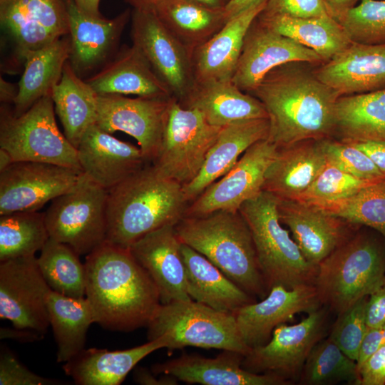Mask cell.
<instances>
[{
	"label": "cell",
	"instance_id": "cell-29",
	"mask_svg": "<svg viewBox=\"0 0 385 385\" xmlns=\"http://www.w3.org/2000/svg\"><path fill=\"white\" fill-rule=\"evenodd\" d=\"M86 81L98 95L172 96L168 86L133 45L120 49L111 61Z\"/></svg>",
	"mask_w": 385,
	"mask_h": 385
},
{
	"label": "cell",
	"instance_id": "cell-44",
	"mask_svg": "<svg viewBox=\"0 0 385 385\" xmlns=\"http://www.w3.org/2000/svg\"><path fill=\"white\" fill-rule=\"evenodd\" d=\"M352 42L385 43V0H360L339 21Z\"/></svg>",
	"mask_w": 385,
	"mask_h": 385
},
{
	"label": "cell",
	"instance_id": "cell-26",
	"mask_svg": "<svg viewBox=\"0 0 385 385\" xmlns=\"http://www.w3.org/2000/svg\"><path fill=\"white\" fill-rule=\"evenodd\" d=\"M322 140L277 147L266 170L262 190L282 200H295L306 191L327 163Z\"/></svg>",
	"mask_w": 385,
	"mask_h": 385
},
{
	"label": "cell",
	"instance_id": "cell-48",
	"mask_svg": "<svg viewBox=\"0 0 385 385\" xmlns=\"http://www.w3.org/2000/svg\"><path fill=\"white\" fill-rule=\"evenodd\" d=\"M261 12L267 15H285L297 18L329 15L322 0H267Z\"/></svg>",
	"mask_w": 385,
	"mask_h": 385
},
{
	"label": "cell",
	"instance_id": "cell-19",
	"mask_svg": "<svg viewBox=\"0 0 385 385\" xmlns=\"http://www.w3.org/2000/svg\"><path fill=\"white\" fill-rule=\"evenodd\" d=\"M322 307L314 284L286 288L272 287L261 301L248 304L235 315L240 335L250 349L267 344L276 327L300 312L307 314Z\"/></svg>",
	"mask_w": 385,
	"mask_h": 385
},
{
	"label": "cell",
	"instance_id": "cell-42",
	"mask_svg": "<svg viewBox=\"0 0 385 385\" xmlns=\"http://www.w3.org/2000/svg\"><path fill=\"white\" fill-rule=\"evenodd\" d=\"M324 210L353 225L372 228L385 240V178Z\"/></svg>",
	"mask_w": 385,
	"mask_h": 385
},
{
	"label": "cell",
	"instance_id": "cell-45",
	"mask_svg": "<svg viewBox=\"0 0 385 385\" xmlns=\"http://www.w3.org/2000/svg\"><path fill=\"white\" fill-rule=\"evenodd\" d=\"M369 297L361 298L338 314L329 337L345 354L356 361L368 330L366 308Z\"/></svg>",
	"mask_w": 385,
	"mask_h": 385
},
{
	"label": "cell",
	"instance_id": "cell-16",
	"mask_svg": "<svg viewBox=\"0 0 385 385\" xmlns=\"http://www.w3.org/2000/svg\"><path fill=\"white\" fill-rule=\"evenodd\" d=\"M0 22L22 61L70 33L65 0H0Z\"/></svg>",
	"mask_w": 385,
	"mask_h": 385
},
{
	"label": "cell",
	"instance_id": "cell-24",
	"mask_svg": "<svg viewBox=\"0 0 385 385\" xmlns=\"http://www.w3.org/2000/svg\"><path fill=\"white\" fill-rule=\"evenodd\" d=\"M76 149L82 172L108 190L150 163L140 148L113 137L96 123Z\"/></svg>",
	"mask_w": 385,
	"mask_h": 385
},
{
	"label": "cell",
	"instance_id": "cell-41",
	"mask_svg": "<svg viewBox=\"0 0 385 385\" xmlns=\"http://www.w3.org/2000/svg\"><path fill=\"white\" fill-rule=\"evenodd\" d=\"M299 381L304 385H329L339 382L359 385L357 364L329 337L322 339L309 354Z\"/></svg>",
	"mask_w": 385,
	"mask_h": 385
},
{
	"label": "cell",
	"instance_id": "cell-32",
	"mask_svg": "<svg viewBox=\"0 0 385 385\" xmlns=\"http://www.w3.org/2000/svg\"><path fill=\"white\" fill-rule=\"evenodd\" d=\"M181 250L185 267L188 293L192 300L232 314L256 302L255 297L197 251L183 243Z\"/></svg>",
	"mask_w": 385,
	"mask_h": 385
},
{
	"label": "cell",
	"instance_id": "cell-2",
	"mask_svg": "<svg viewBox=\"0 0 385 385\" xmlns=\"http://www.w3.org/2000/svg\"><path fill=\"white\" fill-rule=\"evenodd\" d=\"M86 298L95 323L132 332L148 327L161 304L158 289L128 248L105 242L86 255Z\"/></svg>",
	"mask_w": 385,
	"mask_h": 385
},
{
	"label": "cell",
	"instance_id": "cell-54",
	"mask_svg": "<svg viewBox=\"0 0 385 385\" xmlns=\"http://www.w3.org/2000/svg\"><path fill=\"white\" fill-rule=\"evenodd\" d=\"M360 0H322L328 14L339 21Z\"/></svg>",
	"mask_w": 385,
	"mask_h": 385
},
{
	"label": "cell",
	"instance_id": "cell-56",
	"mask_svg": "<svg viewBox=\"0 0 385 385\" xmlns=\"http://www.w3.org/2000/svg\"><path fill=\"white\" fill-rule=\"evenodd\" d=\"M1 329V338H12L20 342H33L38 340L43 335L30 330L26 329Z\"/></svg>",
	"mask_w": 385,
	"mask_h": 385
},
{
	"label": "cell",
	"instance_id": "cell-57",
	"mask_svg": "<svg viewBox=\"0 0 385 385\" xmlns=\"http://www.w3.org/2000/svg\"><path fill=\"white\" fill-rule=\"evenodd\" d=\"M18 93L19 84H14L0 78V101L3 104L14 103Z\"/></svg>",
	"mask_w": 385,
	"mask_h": 385
},
{
	"label": "cell",
	"instance_id": "cell-23",
	"mask_svg": "<svg viewBox=\"0 0 385 385\" xmlns=\"http://www.w3.org/2000/svg\"><path fill=\"white\" fill-rule=\"evenodd\" d=\"M245 355L222 350L215 358L183 354L180 356L155 364V375L165 374L178 381L202 385H287L291 381L274 374H257L242 367Z\"/></svg>",
	"mask_w": 385,
	"mask_h": 385
},
{
	"label": "cell",
	"instance_id": "cell-51",
	"mask_svg": "<svg viewBox=\"0 0 385 385\" xmlns=\"http://www.w3.org/2000/svg\"><path fill=\"white\" fill-rule=\"evenodd\" d=\"M385 345V324L374 328H369L362 342L357 366L380 347Z\"/></svg>",
	"mask_w": 385,
	"mask_h": 385
},
{
	"label": "cell",
	"instance_id": "cell-43",
	"mask_svg": "<svg viewBox=\"0 0 385 385\" xmlns=\"http://www.w3.org/2000/svg\"><path fill=\"white\" fill-rule=\"evenodd\" d=\"M374 181L357 178L327 162L309 188L295 200L325 209Z\"/></svg>",
	"mask_w": 385,
	"mask_h": 385
},
{
	"label": "cell",
	"instance_id": "cell-52",
	"mask_svg": "<svg viewBox=\"0 0 385 385\" xmlns=\"http://www.w3.org/2000/svg\"><path fill=\"white\" fill-rule=\"evenodd\" d=\"M352 143L364 152L385 175V141H361Z\"/></svg>",
	"mask_w": 385,
	"mask_h": 385
},
{
	"label": "cell",
	"instance_id": "cell-21",
	"mask_svg": "<svg viewBox=\"0 0 385 385\" xmlns=\"http://www.w3.org/2000/svg\"><path fill=\"white\" fill-rule=\"evenodd\" d=\"M65 1L70 25L68 62L81 78L108 62L131 12L127 9L113 19H106L83 12L73 0Z\"/></svg>",
	"mask_w": 385,
	"mask_h": 385
},
{
	"label": "cell",
	"instance_id": "cell-28",
	"mask_svg": "<svg viewBox=\"0 0 385 385\" xmlns=\"http://www.w3.org/2000/svg\"><path fill=\"white\" fill-rule=\"evenodd\" d=\"M265 4L252 6L228 20L217 34L192 51L191 62L195 83L231 80L245 36Z\"/></svg>",
	"mask_w": 385,
	"mask_h": 385
},
{
	"label": "cell",
	"instance_id": "cell-9",
	"mask_svg": "<svg viewBox=\"0 0 385 385\" xmlns=\"http://www.w3.org/2000/svg\"><path fill=\"white\" fill-rule=\"evenodd\" d=\"M108 190L83 172L44 212L49 237L87 255L106 241Z\"/></svg>",
	"mask_w": 385,
	"mask_h": 385
},
{
	"label": "cell",
	"instance_id": "cell-59",
	"mask_svg": "<svg viewBox=\"0 0 385 385\" xmlns=\"http://www.w3.org/2000/svg\"><path fill=\"white\" fill-rule=\"evenodd\" d=\"M212 9L225 10L231 0H189Z\"/></svg>",
	"mask_w": 385,
	"mask_h": 385
},
{
	"label": "cell",
	"instance_id": "cell-13",
	"mask_svg": "<svg viewBox=\"0 0 385 385\" xmlns=\"http://www.w3.org/2000/svg\"><path fill=\"white\" fill-rule=\"evenodd\" d=\"M51 290L35 255L0 262V318L11 322L14 328L46 332Z\"/></svg>",
	"mask_w": 385,
	"mask_h": 385
},
{
	"label": "cell",
	"instance_id": "cell-3",
	"mask_svg": "<svg viewBox=\"0 0 385 385\" xmlns=\"http://www.w3.org/2000/svg\"><path fill=\"white\" fill-rule=\"evenodd\" d=\"M189 202L180 183L148 163L108 190L106 242L123 248L185 216Z\"/></svg>",
	"mask_w": 385,
	"mask_h": 385
},
{
	"label": "cell",
	"instance_id": "cell-40",
	"mask_svg": "<svg viewBox=\"0 0 385 385\" xmlns=\"http://www.w3.org/2000/svg\"><path fill=\"white\" fill-rule=\"evenodd\" d=\"M49 238L44 212H16L0 215V262L41 251Z\"/></svg>",
	"mask_w": 385,
	"mask_h": 385
},
{
	"label": "cell",
	"instance_id": "cell-35",
	"mask_svg": "<svg viewBox=\"0 0 385 385\" xmlns=\"http://www.w3.org/2000/svg\"><path fill=\"white\" fill-rule=\"evenodd\" d=\"M51 98L63 134L77 148L84 133L96 123L98 94L77 75L68 61Z\"/></svg>",
	"mask_w": 385,
	"mask_h": 385
},
{
	"label": "cell",
	"instance_id": "cell-7",
	"mask_svg": "<svg viewBox=\"0 0 385 385\" xmlns=\"http://www.w3.org/2000/svg\"><path fill=\"white\" fill-rule=\"evenodd\" d=\"M148 341L163 337L166 349L185 346L240 352L251 349L244 342L235 315L192 299L161 304L147 327Z\"/></svg>",
	"mask_w": 385,
	"mask_h": 385
},
{
	"label": "cell",
	"instance_id": "cell-58",
	"mask_svg": "<svg viewBox=\"0 0 385 385\" xmlns=\"http://www.w3.org/2000/svg\"><path fill=\"white\" fill-rule=\"evenodd\" d=\"M77 6L83 12L96 16H101L99 10L101 0H73Z\"/></svg>",
	"mask_w": 385,
	"mask_h": 385
},
{
	"label": "cell",
	"instance_id": "cell-18",
	"mask_svg": "<svg viewBox=\"0 0 385 385\" xmlns=\"http://www.w3.org/2000/svg\"><path fill=\"white\" fill-rule=\"evenodd\" d=\"M291 62L320 65L324 61L312 49L267 28L256 17L245 36L231 81L250 93L271 70Z\"/></svg>",
	"mask_w": 385,
	"mask_h": 385
},
{
	"label": "cell",
	"instance_id": "cell-17",
	"mask_svg": "<svg viewBox=\"0 0 385 385\" xmlns=\"http://www.w3.org/2000/svg\"><path fill=\"white\" fill-rule=\"evenodd\" d=\"M171 97L132 98L116 94L98 95L96 124L109 133L122 131L134 138L151 163L160 148Z\"/></svg>",
	"mask_w": 385,
	"mask_h": 385
},
{
	"label": "cell",
	"instance_id": "cell-27",
	"mask_svg": "<svg viewBox=\"0 0 385 385\" xmlns=\"http://www.w3.org/2000/svg\"><path fill=\"white\" fill-rule=\"evenodd\" d=\"M268 118L236 121L222 127L197 176L183 186L189 203L227 173L254 143L267 139Z\"/></svg>",
	"mask_w": 385,
	"mask_h": 385
},
{
	"label": "cell",
	"instance_id": "cell-12",
	"mask_svg": "<svg viewBox=\"0 0 385 385\" xmlns=\"http://www.w3.org/2000/svg\"><path fill=\"white\" fill-rule=\"evenodd\" d=\"M131 38L179 103L195 85L191 55L168 31L153 9L131 12Z\"/></svg>",
	"mask_w": 385,
	"mask_h": 385
},
{
	"label": "cell",
	"instance_id": "cell-33",
	"mask_svg": "<svg viewBox=\"0 0 385 385\" xmlns=\"http://www.w3.org/2000/svg\"><path fill=\"white\" fill-rule=\"evenodd\" d=\"M71 50L68 36L24 56V70L19 82V93L13 113L20 115L41 98L51 95L60 81Z\"/></svg>",
	"mask_w": 385,
	"mask_h": 385
},
{
	"label": "cell",
	"instance_id": "cell-1",
	"mask_svg": "<svg viewBox=\"0 0 385 385\" xmlns=\"http://www.w3.org/2000/svg\"><path fill=\"white\" fill-rule=\"evenodd\" d=\"M313 66L305 62L279 66L248 93L265 106L270 125L268 139L277 147L334 134L340 96L317 77Z\"/></svg>",
	"mask_w": 385,
	"mask_h": 385
},
{
	"label": "cell",
	"instance_id": "cell-36",
	"mask_svg": "<svg viewBox=\"0 0 385 385\" xmlns=\"http://www.w3.org/2000/svg\"><path fill=\"white\" fill-rule=\"evenodd\" d=\"M153 9L190 55L228 21L225 10L209 9L189 0H162Z\"/></svg>",
	"mask_w": 385,
	"mask_h": 385
},
{
	"label": "cell",
	"instance_id": "cell-49",
	"mask_svg": "<svg viewBox=\"0 0 385 385\" xmlns=\"http://www.w3.org/2000/svg\"><path fill=\"white\" fill-rule=\"evenodd\" d=\"M357 368L359 385L385 384V345L367 357Z\"/></svg>",
	"mask_w": 385,
	"mask_h": 385
},
{
	"label": "cell",
	"instance_id": "cell-20",
	"mask_svg": "<svg viewBox=\"0 0 385 385\" xmlns=\"http://www.w3.org/2000/svg\"><path fill=\"white\" fill-rule=\"evenodd\" d=\"M277 210L304 258L316 267L354 234L355 225L297 200L279 199Z\"/></svg>",
	"mask_w": 385,
	"mask_h": 385
},
{
	"label": "cell",
	"instance_id": "cell-15",
	"mask_svg": "<svg viewBox=\"0 0 385 385\" xmlns=\"http://www.w3.org/2000/svg\"><path fill=\"white\" fill-rule=\"evenodd\" d=\"M82 171L48 163L16 161L0 173V215L38 211L66 192Z\"/></svg>",
	"mask_w": 385,
	"mask_h": 385
},
{
	"label": "cell",
	"instance_id": "cell-38",
	"mask_svg": "<svg viewBox=\"0 0 385 385\" xmlns=\"http://www.w3.org/2000/svg\"><path fill=\"white\" fill-rule=\"evenodd\" d=\"M47 308L58 348L56 360L67 362L84 349L88 329L95 323L91 306L86 297H70L51 290Z\"/></svg>",
	"mask_w": 385,
	"mask_h": 385
},
{
	"label": "cell",
	"instance_id": "cell-30",
	"mask_svg": "<svg viewBox=\"0 0 385 385\" xmlns=\"http://www.w3.org/2000/svg\"><path fill=\"white\" fill-rule=\"evenodd\" d=\"M179 103L184 108L198 111L210 124L215 126L268 118L261 101L238 88L231 80L195 83L188 97Z\"/></svg>",
	"mask_w": 385,
	"mask_h": 385
},
{
	"label": "cell",
	"instance_id": "cell-31",
	"mask_svg": "<svg viewBox=\"0 0 385 385\" xmlns=\"http://www.w3.org/2000/svg\"><path fill=\"white\" fill-rule=\"evenodd\" d=\"M166 347L163 337L125 350L83 349L66 362L63 369L79 385H119L146 356Z\"/></svg>",
	"mask_w": 385,
	"mask_h": 385
},
{
	"label": "cell",
	"instance_id": "cell-39",
	"mask_svg": "<svg viewBox=\"0 0 385 385\" xmlns=\"http://www.w3.org/2000/svg\"><path fill=\"white\" fill-rule=\"evenodd\" d=\"M37 263L51 290L73 298L86 297V268L68 245L48 238Z\"/></svg>",
	"mask_w": 385,
	"mask_h": 385
},
{
	"label": "cell",
	"instance_id": "cell-60",
	"mask_svg": "<svg viewBox=\"0 0 385 385\" xmlns=\"http://www.w3.org/2000/svg\"><path fill=\"white\" fill-rule=\"evenodd\" d=\"M133 9H153L154 6L162 0H125Z\"/></svg>",
	"mask_w": 385,
	"mask_h": 385
},
{
	"label": "cell",
	"instance_id": "cell-22",
	"mask_svg": "<svg viewBox=\"0 0 385 385\" xmlns=\"http://www.w3.org/2000/svg\"><path fill=\"white\" fill-rule=\"evenodd\" d=\"M182 243L174 225L157 229L128 248L155 284L161 304L192 299L188 293Z\"/></svg>",
	"mask_w": 385,
	"mask_h": 385
},
{
	"label": "cell",
	"instance_id": "cell-61",
	"mask_svg": "<svg viewBox=\"0 0 385 385\" xmlns=\"http://www.w3.org/2000/svg\"><path fill=\"white\" fill-rule=\"evenodd\" d=\"M14 162L10 153L0 148V173L8 168Z\"/></svg>",
	"mask_w": 385,
	"mask_h": 385
},
{
	"label": "cell",
	"instance_id": "cell-4",
	"mask_svg": "<svg viewBox=\"0 0 385 385\" xmlns=\"http://www.w3.org/2000/svg\"><path fill=\"white\" fill-rule=\"evenodd\" d=\"M175 230L182 243L205 257L251 296H267L252 236L240 210L184 216Z\"/></svg>",
	"mask_w": 385,
	"mask_h": 385
},
{
	"label": "cell",
	"instance_id": "cell-47",
	"mask_svg": "<svg viewBox=\"0 0 385 385\" xmlns=\"http://www.w3.org/2000/svg\"><path fill=\"white\" fill-rule=\"evenodd\" d=\"M58 379L43 377L30 371L9 350L1 349L0 385H59Z\"/></svg>",
	"mask_w": 385,
	"mask_h": 385
},
{
	"label": "cell",
	"instance_id": "cell-46",
	"mask_svg": "<svg viewBox=\"0 0 385 385\" xmlns=\"http://www.w3.org/2000/svg\"><path fill=\"white\" fill-rule=\"evenodd\" d=\"M327 162L357 178L374 181L385 178L371 159L352 143L322 140Z\"/></svg>",
	"mask_w": 385,
	"mask_h": 385
},
{
	"label": "cell",
	"instance_id": "cell-53",
	"mask_svg": "<svg viewBox=\"0 0 385 385\" xmlns=\"http://www.w3.org/2000/svg\"><path fill=\"white\" fill-rule=\"evenodd\" d=\"M152 371L142 367H138L135 370L133 374L134 381L140 384L146 385H174L177 384L178 380L169 375L161 374L157 379L153 375Z\"/></svg>",
	"mask_w": 385,
	"mask_h": 385
},
{
	"label": "cell",
	"instance_id": "cell-34",
	"mask_svg": "<svg viewBox=\"0 0 385 385\" xmlns=\"http://www.w3.org/2000/svg\"><path fill=\"white\" fill-rule=\"evenodd\" d=\"M334 134L347 143L385 141V88L339 96Z\"/></svg>",
	"mask_w": 385,
	"mask_h": 385
},
{
	"label": "cell",
	"instance_id": "cell-14",
	"mask_svg": "<svg viewBox=\"0 0 385 385\" xmlns=\"http://www.w3.org/2000/svg\"><path fill=\"white\" fill-rule=\"evenodd\" d=\"M277 149V145L268 138L254 143L227 173L189 203L185 216L239 210L262 190L266 170Z\"/></svg>",
	"mask_w": 385,
	"mask_h": 385
},
{
	"label": "cell",
	"instance_id": "cell-55",
	"mask_svg": "<svg viewBox=\"0 0 385 385\" xmlns=\"http://www.w3.org/2000/svg\"><path fill=\"white\" fill-rule=\"evenodd\" d=\"M267 0H231L225 9V12L230 20L250 8L267 2Z\"/></svg>",
	"mask_w": 385,
	"mask_h": 385
},
{
	"label": "cell",
	"instance_id": "cell-37",
	"mask_svg": "<svg viewBox=\"0 0 385 385\" xmlns=\"http://www.w3.org/2000/svg\"><path fill=\"white\" fill-rule=\"evenodd\" d=\"M257 19L267 28L312 49L321 56L324 63L352 43L339 22L329 15L297 18L260 12Z\"/></svg>",
	"mask_w": 385,
	"mask_h": 385
},
{
	"label": "cell",
	"instance_id": "cell-11",
	"mask_svg": "<svg viewBox=\"0 0 385 385\" xmlns=\"http://www.w3.org/2000/svg\"><path fill=\"white\" fill-rule=\"evenodd\" d=\"M328 309L321 307L299 323L276 327L267 344L252 348L244 356L242 367L257 374H274L291 382L299 378L312 349L323 339Z\"/></svg>",
	"mask_w": 385,
	"mask_h": 385
},
{
	"label": "cell",
	"instance_id": "cell-6",
	"mask_svg": "<svg viewBox=\"0 0 385 385\" xmlns=\"http://www.w3.org/2000/svg\"><path fill=\"white\" fill-rule=\"evenodd\" d=\"M278 201L273 194L262 190L239 210L250 227L267 289L277 285L286 288L314 285L317 267L307 261L289 231L283 227Z\"/></svg>",
	"mask_w": 385,
	"mask_h": 385
},
{
	"label": "cell",
	"instance_id": "cell-10",
	"mask_svg": "<svg viewBox=\"0 0 385 385\" xmlns=\"http://www.w3.org/2000/svg\"><path fill=\"white\" fill-rule=\"evenodd\" d=\"M222 127L210 124L198 111L184 108L171 97L160 148L151 163L165 177L188 185L200 172Z\"/></svg>",
	"mask_w": 385,
	"mask_h": 385
},
{
	"label": "cell",
	"instance_id": "cell-25",
	"mask_svg": "<svg viewBox=\"0 0 385 385\" xmlns=\"http://www.w3.org/2000/svg\"><path fill=\"white\" fill-rule=\"evenodd\" d=\"M317 77L342 96L385 88V43L352 42L332 59L315 68Z\"/></svg>",
	"mask_w": 385,
	"mask_h": 385
},
{
	"label": "cell",
	"instance_id": "cell-5",
	"mask_svg": "<svg viewBox=\"0 0 385 385\" xmlns=\"http://www.w3.org/2000/svg\"><path fill=\"white\" fill-rule=\"evenodd\" d=\"M384 282L385 246L358 232L317 265L314 286L322 305L339 314Z\"/></svg>",
	"mask_w": 385,
	"mask_h": 385
},
{
	"label": "cell",
	"instance_id": "cell-50",
	"mask_svg": "<svg viewBox=\"0 0 385 385\" xmlns=\"http://www.w3.org/2000/svg\"><path fill=\"white\" fill-rule=\"evenodd\" d=\"M366 322L368 329L385 324V282L368 298Z\"/></svg>",
	"mask_w": 385,
	"mask_h": 385
},
{
	"label": "cell",
	"instance_id": "cell-8",
	"mask_svg": "<svg viewBox=\"0 0 385 385\" xmlns=\"http://www.w3.org/2000/svg\"><path fill=\"white\" fill-rule=\"evenodd\" d=\"M51 95L35 103L20 115L6 104L0 111V148L16 161L42 162L80 171L77 149L58 129Z\"/></svg>",
	"mask_w": 385,
	"mask_h": 385
}]
</instances>
